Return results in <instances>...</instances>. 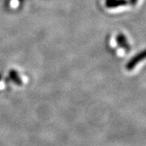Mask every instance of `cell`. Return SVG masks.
Instances as JSON below:
<instances>
[{
	"label": "cell",
	"instance_id": "4",
	"mask_svg": "<svg viewBox=\"0 0 146 146\" xmlns=\"http://www.w3.org/2000/svg\"><path fill=\"white\" fill-rule=\"evenodd\" d=\"M9 76H10L11 80L14 82V83L19 85V86H21L23 84V81L21 80V76H19V73L17 72L15 70H11L9 72Z\"/></svg>",
	"mask_w": 146,
	"mask_h": 146
},
{
	"label": "cell",
	"instance_id": "1",
	"mask_svg": "<svg viewBox=\"0 0 146 146\" xmlns=\"http://www.w3.org/2000/svg\"><path fill=\"white\" fill-rule=\"evenodd\" d=\"M145 58V50H143L141 52L136 54L134 57H132L129 60V62L126 64V69L127 71H131L136 68V66L142 62Z\"/></svg>",
	"mask_w": 146,
	"mask_h": 146
},
{
	"label": "cell",
	"instance_id": "5",
	"mask_svg": "<svg viewBox=\"0 0 146 146\" xmlns=\"http://www.w3.org/2000/svg\"><path fill=\"white\" fill-rule=\"evenodd\" d=\"M138 0H130V3L131 5H136Z\"/></svg>",
	"mask_w": 146,
	"mask_h": 146
},
{
	"label": "cell",
	"instance_id": "3",
	"mask_svg": "<svg viewBox=\"0 0 146 146\" xmlns=\"http://www.w3.org/2000/svg\"><path fill=\"white\" fill-rule=\"evenodd\" d=\"M127 4V0H106V7L108 8H115Z\"/></svg>",
	"mask_w": 146,
	"mask_h": 146
},
{
	"label": "cell",
	"instance_id": "2",
	"mask_svg": "<svg viewBox=\"0 0 146 146\" xmlns=\"http://www.w3.org/2000/svg\"><path fill=\"white\" fill-rule=\"evenodd\" d=\"M116 41H117L118 45L120 47H122L123 49H124L126 51H129L130 50V45H129L128 41H127V37H126V36L123 33H119L117 35V37H116Z\"/></svg>",
	"mask_w": 146,
	"mask_h": 146
}]
</instances>
